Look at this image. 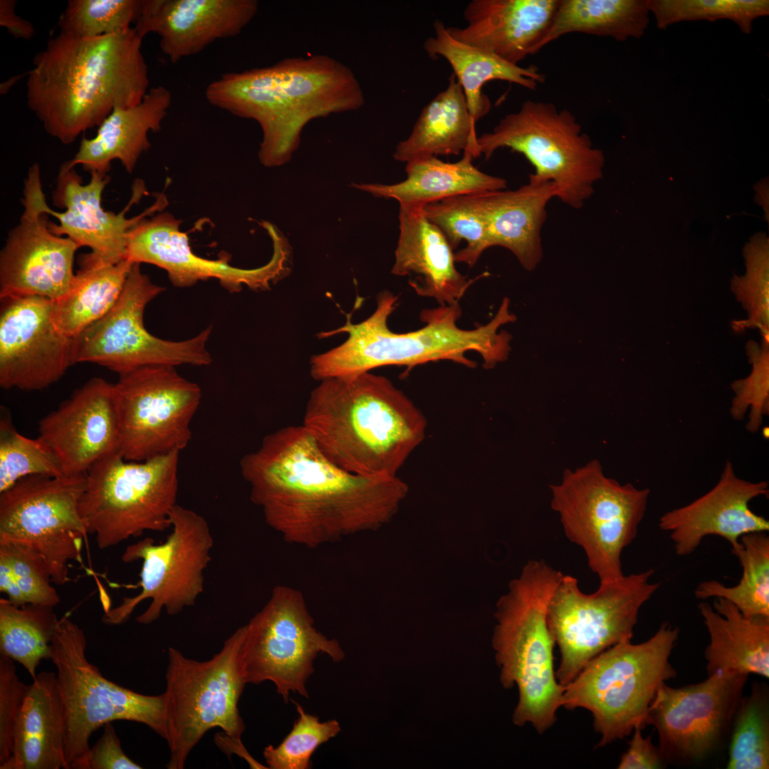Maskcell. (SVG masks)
<instances>
[{"mask_svg": "<svg viewBox=\"0 0 769 769\" xmlns=\"http://www.w3.org/2000/svg\"><path fill=\"white\" fill-rule=\"evenodd\" d=\"M240 471L266 523L289 543L315 548L389 523L406 498L398 476L348 472L320 451L303 425L265 436Z\"/></svg>", "mask_w": 769, "mask_h": 769, "instance_id": "1", "label": "cell"}, {"mask_svg": "<svg viewBox=\"0 0 769 769\" xmlns=\"http://www.w3.org/2000/svg\"><path fill=\"white\" fill-rule=\"evenodd\" d=\"M142 37L134 27L93 38L59 33L33 59L26 103L46 132L68 145L148 92Z\"/></svg>", "mask_w": 769, "mask_h": 769, "instance_id": "2", "label": "cell"}, {"mask_svg": "<svg viewBox=\"0 0 769 769\" xmlns=\"http://www.w3.org/2000/svg\"><path fill=\"white\" fill-rule=\"evenodd\" d=\"M205 97L216 108L258 123L263 133L258 158L266 167L290 161L311 120L356 110L365 103L352 70L323 54L225 73L207 85Z\"/></svg>", "mask_w": 769, "mask_h": 769, "instance_id": "3", "label": "cell"}, {"mask_svg": "<svg viewBox=\"0 0 769 769\" xmlns=\"http://www.w3.org/2000/svg\"><path fill=\"white\" fill-rule=\"evenodd\" d=\"M319 382L302 425L320 451L348 472L397 476L424 439L422 411L388 378L370 372Z\"/></svg>", "mask_w": 769, "mask_h": 769, "instance_id": "4", "label": "cell"}, {"mask_svg": "<svg viewBox=\"0 0 769 769\" xmlns=\"http://www.w3.org/2000/svg\"><path fill=\"white\" fill-rule=\"evenodd\" d=\"M376 300L375 310L365 320L354 324L348 319L342 327L319 335L324 338L347 333L348 338L341 345L310 358V372L314 380L357 375L388 365L406 367L409 372L417 365L439 360L474 368L476 362L466 356L469 351L481 355L485 369H492L508 357L512 336L505 330L498 332L502 325L516 320L507 298L491 321L476 328L458 326L462 314L458 303L423 310L420 319L425 325L405 333L391 331L387 324L398 296L385 290Z\"/></svg>", "mask_w": 769, "mask_h": 769, "instance_id": "5", "label": "cell"}, {"mask_svg": "<svg viewBox=\"0 0 769 769\" xmlns=\"http://www.w3.org/2000/svg\"><path fill=\"white\" fill-rule=\"evenodd\" d=\"M563 575L540 560H529L498 600L492 646L503 686H516L513 714L518 726L531 723L543 733L556 721L564 686L553 666L555 645L548 624L550 597Z\"/></svg>", "mask_w": 769, "mask_h": 769, "instance_id": "6", "label": "cell"}, {"mask_svg": "<svg viewBox=\"0 0 769 769\" xmlns=\"http://www.w3.org/2000/svg\"><path fill=\"white\" fill-rule=\"evenodd\" d=\"M679 630L663 622L649 639L622 641L592 659L565 686L560 706L582 708L593 717L605 746L643 729L660 686L676 676L669 661Z\"/></svg>", "mask_w": 769, "mask_h": 769, "instance_id": "7", "label": "cell"}, {"mask_svg": "<svg viewBox=\"0 0 769 769\" xmlns=\"http://www.w3.org/2000/svg\"><path fill=\"white\" fill-rule=\"evenodd\" d=\"M84 631L67 616L59 619L51 660L63 703L66 769H88L90 736L107 723L137 722L167 738L164 693L145 695L108 680L88 661Z\"/></svg>", "mask_w": 769, "mask_h": 769, "instance_id": "8", "label": "cell"}, {"mask_svg": "<svg viewBox=\"0 0 769 769\" xmlns=\"http://www.w3.org/2000/svg\"><path fill=\"white\" fill-rule=\"evenodd\" d=\"M244 633V625L203 661L169 648L164 693L170 751L167 768H183L189 753L213 728L242 743L245 725L238 703L246 684L241 662Z\"/></svg>", "mask_w": 769, "mask_h": 769, "instance_id": "9", "label": "cell"}, {"mask_svg": "<svg viewBox=\"0 0 769 769\" xmlns=\"http://www.w3.org/2000/svg\"><path fill=\"white\" fill-rule=\"evenodd\" d=\"M179 451L142 461L120 453L95 463L87 472L80 513L88 534L106 549L145 531L171 527L177 503Z\"/></svg>", "mask_w": 769, "mask_h": 769, "instance_id": "10", "label": "cell"}, {"mask_svg": "<svg viewBox=\"0 0 769 769\" xmlns=\"http://www.w3.org/2000/svg\"><path fill=\"white\" fill-rule=\"evenodd\" d=\"M508 147L535 167L538 179L552 182L563 203L581 209L603 176L605 155L593 146L575 116L550 103L525 100L504 116L490 132L477 137L479 155L489 159Z\"/></svg>", "mask_w": 769, "mask_h": 769, "instance_id": "11", "label": "cell"}, {"mask_svg": "<svg viewBox=\"0 0 769 769\" xmlns=\"http://www.w3.org/2000/svg\"><path fill=\"white\" fill-rule=\"evenodd\" d=\"M550 488L551 508L566 537L583 549L600 582L622 577V553L637 536L649 489L606 476L597 459L566 469L560 482Z\"/></svg>", "mask_w": 769, "mask_h": 769, "instance_id": "12", "label": "cell"}, {"mask_svg": "<svg viewBox=\"0 0 769 769\" xmlns=\"http://www.w3.org/2000/svg\"><path fill=\"white\" fill-rule=\"evenodd\" d=\"M653 569L602 582L592 594L582 592L577 580L564 575L548 606V627L560 653L555 671L563 686L592 659L614 644L631 640L641 607L659 590Z\"/></svg>", "mask_w": 769, "mask_h": 769, "instance_id": "13", "label": "cell"}, {"mask_svg": "<svg viewBox=\"0 0 769 769\" xmlns=\"http://www.w3.org/2000/svg\"><path fill=\"white\" fill-rule=\"evenodd\" d=\"M87 473L23 478L0 493V543L28 548L46 564L52 581H70L71 561L82 562L88 532L80 513Z\"/></svg>", "mask_w": 769, "mask_h": 769, "instance_id": "14", "label": "cell"}, {"mask_svg": "<svg viewBox=\"0 0 769 769\" xmlns=\"http://www.w3.org/2000/svg\"><path fill=\"white\" fill-rule=\"evenodd\" d=\"M244 626L241 662L246 683L271 681L286 703L291 693L308 698L306 682L318 654L335 662L345 657L339 642L315 627L303 593L289 586H276L266 605Z\"/></svg>", "mask_w": 769, "mask_h": 769, "instance_id": "15", "label": "cell"}, {"mask_svg": "<svg viewBox=\"0 0 769 769\" xmlns=\"http://www.w3.org/2000/svg\"><path fill=\"white\" fill-rule=\"evenodd\" d=\"M170 521L172 531L165 542L155 544L152 538H144L125 549L123 562L142 561L140 591L106 610L103 617L105 624L125 622L139 604L150 600L147 608L135 619L140 624H149L159 618L162 610L175 615L194 605L204 591V572L214 545L209 524L201 515L178 504L172 511Z\"/></svg>", "mask_w": 769, "mask_h": 769, "instance_id": "16", "label": "cell"}, {"mask_svg": "<svg viewBox=\"0 0 769 769\" xmlns=\"http://www.w3.org/2000/svg\"><path fill=\"white\" fill-rule=\"evenodd\" d=\"M164 290L134 263L114 306L73 339L74 363L96 364L118 375L148 365H210L211 326L182 341L160 339L145 328V308Z\"/></svg>", "mask_w": 769, "mask_h": 769, "instance_id": "17", "label": "cell"}, {"mask_svg": "<svg viewBox=\"0 0 769 769\" xmlns=\"http://www.w3.org/2000/svg\"><path fill=\"white\" fill-rule=\"evenodd\" d=\"M113 388L124 459L142 461L187 447L202 399L197 384L175 367L148 365L120 374Z\"/></svg>", "mask_w": 769, "mask_h": 769, "instance_id": "18", "label": "cell"}, {"mask_svg": "<svg viewBox=\"0 0 769 769\" xmlns=\"http://www.w3.org/2000/svg\"><path fill=\"white\" fill-rule=\"evenodd\" d=\"M748 676L718 671L699 683L659 688L646 726L656 730L665 761L689 764L702 760L720 746L731 727Z\"/></svg>", "mask_w": 769, "mask_h": 769, "instance_id": "19", "label": "cell"}, {"mask_svg": "<svg viewBox=\"0 0 769 769\" xmlns=\"http://www.w3.org/2000/svg\"><path fill=\"white\" fill-rule=\"evenodd\" d=\"M45 197L40 167L34 163L24 180L23 214L0 251V299L36 295L54 301L70 287L80 246L49 230L42 208Z\"/></svg>", "mask_w": 769, "mask_h": 769, "instance_id": "20", "label": "cell"}, {"mask_svg": "<svg viewBox=\"0 0 769 769\" xmlns=\"http://www.w3.org/2000/svg\"><path fill=\"white\" fill-rule=\"evenodd\" d=\"M180 224L169 212L145 217L127 234L125 259L164 269L177 287H189L200 281L216 278L231 293L240 291L244 286L256 291L269 290L290 273L291 249L281 232L270 236L273 249L271 260L264 266L248 269L232 266L226 260L206 259L194 253L187 234L179 229Z\"/></svg>", "mask_w": 769, "mask_h": 769, "instance_id": "21", "label": "cell"}, {"mask_svg": "<svg viewBox=\"0 0 769 769\" xmlns=\"http://www.w3.org/2000/svg\"><path fill=\"white\" fill-rule=\"evenodd\" d=\"M0 300L1 387L35 391L57 382L75 363L73 339L53 324V300L36 295Z\"/></svg>", "mask_w": 769, "mask_h": 769, "instance_id": "22", "label": "cell"}, {"mask_svg": "<svg viewBox=\"0 0 769 769\" xmlns=\"http://www.w3.org/2000/svg\"><path fill=\"white\" fill-rule=\"evenodd\" d=\"M90 180L83 184L81 177L74 169L60 168L53 203L64 211L52 210L42 202L48 215L56 217L59 224L48 223L49 230L60 236H66L80 248L87 246L93 254L111 263L126 258L127 234L130 229L145 217L162 211L167 205V197L158 194L155 202L140 214L127 218L126 213L139 202L147 193L145 183L137 180L132 185L131 198L119 213L105 211L102 206V194L110 181L108 174L90 173Z\"/></svg>", "mask_w": 769, "mask_h": 769, "instance_id": "23", "label": "cell"}, {"mask_svg": "<svg viewBox=\"0 0 769 769\" xmlns=\"http://www.w3.org/2000/svg\"><path fill=\"white\" fill-rule=\"evenodd\" d=\"M113 384L93 377L38 422V436L53 451L66 475L86 474L120 453Z\"/></svg>", "mask_w": 769, "mask_h": 769, "instance_id": "24", "label": "cell"}, {"mask_svg": "<svg viewBox=\"0 0 769 769\" xmlns=\"http://www.w3.org/2000/svg\"><path fill=\"white\" fill-rule=\"evenodd\" d=\"M768 481L752 482L738 477L728 461L710 491L664 513L658 526L669 533L676 554L681 557L693 553L709 535L723 538L733 548L743 535L769 530L768 520L750 507L753 499L768 496Z\"/></svg>", "mask_w": 769, "mask_h": 769, "instance_id": "25", "label": "cell"}, {"mask_svg": "<svg viewBox=\"0 0 769 769\" xmlns=\"http://www.w3.org/2000/svg\"><path fill=\"white\" fill-rule=\"evenodd\" d=\"M258 8L256 0H142L134 28L142 38L157 34L161 51L176 63L239 35Z\"/></svg>", "mask_w": 769, "mask_h": 769, "instance_id": "26", "label": "cell"}, {"mask_svg": "<svg viewBox=\"0 0 769 769\" xmlns=\"http://www.w3.org/2000/svg\"><path fill=\"white\" fill-rule=\"evenodd\" d=\"M560 0H472L464 28L446 27L456 40L518 65L548 29Z\"/></svg>", "mask_w": 769, "mask_h": 769, "instance_id": "27", "label": "cell"}, {"mask_svg": "<svg viewBox=\"0 0 769 769\" xmlns=\"http://www.w3.org/2000/svg\"><path fill=\"white\" fill-rule=\"evenodd\" d=\"M399 236L392 273L415 275L409 286L418 295L434 298L439 305L459 303L476 281L468 279L455 266V256L441 231L423 214L422 209L399 206Z\"/></svg>", "mask_w": 769, "mask_h": 769, "instance_id": "28", "label": "cell"}, {"mask_svg": "<svg viewBox=\"0 0 769 769\" xmlns=\"http://www.w3.org/2000/svg\"><path fill=\"white\" fill-rule=\"evenodd\" d=\"M172 100L169 89L158 85L150 88L139 104L115 108L100 125L96 135L83 137L74 157L61 167L71 169L80 164L90 173L108 174L111 162L118 159L132 173L141 155L151 147L149 132L161 130Z\"/></svg>", "mask_w": 769, "mask_h": 769, "instance_id": "29", "label": "cell"}, {"mask_svg": "<svg viewBox=\"0 0 769 769\" xmlns=\"http://www.w3.org/2000/svg\"><path fill=\"white\" fill-rule=\"evenodd\" d=\"M555 197L552 182L532 174L528 182L516 189L482 192L488 248L499 246L510 250L525 270L533 271L543 258L541 230L547 205Z\"/></svg>", "mask_w": 769, "mask_h": 769, "instance_id": "30", "label": "cell"}, {"mask_svg": "<svg viewBox=\"0 0 769 769\" xmlns=\"http://www.w3.org/2000/svg\"><path fill=\"white\" fill-rule=\"evenodd\" d=\"M63 743L56 673L41 671L28 685L14 731L11 755L0 769H66Z\"/></svg>", "mask_w": 769, "mask_h": 769, "instance_id": "31", "label": "cell"}, {"mask_svg": "<svg viewBox=\"0 0 769 769\" xmlns=\"http://www.w3.org/2000/svg\"><path fill=\"white\" fill-rule=\"evenodd\" d=\"M698 609L709 635L704 652L706 671L769 677V617H747L732 603L715 598Z\"/></svg>", "mask_w": 769, "mask_h": 769, "instance_id": "32", "label": "cell"}, {"mask_svg": "<svg viewBox=\"0 0 769 769\" xmlns=\"http://www.w3.org/2000/svg\"><path fill=\"white\" fill-rule=\"evenodd\" d=\"M469 150L461 159L446 162L437 157L417 159L407 163V178L397 184H353V187L375 197L394 199L399 206L422 209L425 205L462 194L502 190L506 181L481 172L473 164Z\"/></svg>", "mask_w": 769, "mask_h": 769, "instance_id": "33", "label": "cell"}, {"mask_svg": "<svg viewBox=\"0 0 769 769\" xmlns=\"http://www.w3.org/2000/svg\"><path fill=\"white\" fill-rule=\"evenodd\" d=\"M475 125L464 90L451 73L446 88L423 108L409 137L397 145L393 157L407 163L465 150L478 157Z\"/></svg>", "mask_w": 769, "mask_h": 769, "instance_id": "34", "label": "cell"}, {"mask_svg": "<svg viewBox=\"0 0 769 769\" xmlns=\"http://www.w3.org/2000/svg\"><path fill=\"white\" fill-rule=\"evenodd\" d=\"M434 36L424 43V49L431 57L441 56L451 66L452 73L461 85L469 113L474 122L491 109L488 98L483 93V85L492 80L516 83L535 90L545 81V75L537 66L521 67L480 48L460 42L437 20L434 23Z\"/></svg>", "mask_w": 769, "mask_h": 769, "instance_id": "35", "label": "cell"}, {"mask_svg": "<svg viewBox=\"0 0 769 769\" xmlns=\"http://www.w3.org/2000/svg\"><path fill=\"white\" fill-rule=\"evenodd\" d=\"M133 264L127 259L111 263L92 252L81 255L68 291L53 301L57 330L74 339L103 317L118 300Z\"/></svg>", "mask_w": 769, "mask_h": 769, "instance_id": "36", "label": "cell"}, {"mask_svg": "<svg viewBox=\"0 0 769 769\" xmlns=\"http://www.w3.org/2000/svg\"><path fill=\"white\" fill-rule=\"evenodd\" d=\"M647 0H560L535 53L562 36L582 33L618 41L639 38L649 23Z\"/></svg>", "mask_w": 769, "mask_h": 769, "instance_id": "37", "label": "cell"}, {"mask_svg": "<svg viewBox=\"0 0 769 769\" xmlns=\"http://www.w3.org/2000/svg\"><path fill=\"white\" fill-rule=\"evenodd\" d=\"M742 568L738 583L726 586L718 580L700 582L694 590L697 599L723 598L747 617H769V536L766 532L743 535L731 548Z\"/></svg>", "mask_w": 769, "mask_h": 769, "instance_id": "38", "label": "cell"}, {"mask_svg": "<svg viewBox=\"0 0 769 769\" xmlns=\"http://www.w3.org/2000/svg\"><path fill=\"white\" fill-rule=\"evenodd\" d=\"M49 606H15L0 599V655L21 664L32 679L43 659L52 657L59 619Z\"/></svg>", "mask_w": 769, "mask_h": 769, "instance_id": "39", "label": "cell"}, {"mask_svg": "<svg viewBox=\"0 0 769 769\" xmlns=\"http://www.w3.org/2000/svg\"><path fill=\"white\" fill-rule=\"evenodd\" d=\"M481 193L462 194L429 203L422 207L424 216L444 234L453 250L460 243L455 261L473 267L488 249V229Z\"/></svg>", "mask_w": 769, "mask_h": 769, "instance_id": "40", "label": "cell"}, {"mask_svg": "<svg viewBox=\"0 0 769 769\" xmlns=\"http://www.w3.org/2000/svg\"><path fill=\"white\" fill-rule=\"evenodd\" d=\"M767 686L754 681L742 696L731 724L727 769L769 768V699Z\"/></svg>", "mask_w": 769, "mask_h": 769, "instance_id": "41", "label": "cell"}, {"mask_svg": "<svg viewBox=\"0 0 769 769\" xmlns=\"http://www.w3.org/2000/svg\"><path fill=\"white\" fill-rule=\"evenodd\" d=\"M43 561L31 550L0 543V590L15 606L54 607L61 601Z\"/></svg>", "mask_w": 769, "mask_h": 769, "instance_id": "42", "label": "cell"}, {"mask_svg": "<svg viewBox=\"0 0 769 769\" xmlns=\"http://www.w3.org/2000/svg\"><path fill=\"white\" fill-rule=\"evenodd\" d=\"M33 475L61 476V464L39 436L31 439L18 432L4 407L0 416V493L20 479Z\"/></svg>", "mask_w": 769, "mask_h": 769, "instance_id": "43", "label": "cell"}, {"mask_svg": "<svg viewBox=\"0 0 769 769\" xmlns=\"http://www.w3.org/2000/svg\"><path fill=\"white\" fill-rule=\"evenodd\" d=\"M647 5L660 29L683 21L728 19L749 34L753 21L769 14L768 0H647Z\"/></svg>", "mask_w": 769, "mask_h": 769, "instance_id": "44", "label": "cell"}, {"mask_svg": "<svg viewBox=\"0 0 769 769\" xmlns=\"http://www.w3.org/2000/svg\"><path fill=\"white\" fill-rule=\"evenodd\" d=\"M746 273L734 276L731 291L747 310L746 320L733 324L735 330L758 328L763 342L769 343V241L765 232L750 237L743 248Z\"/></svg>", "mask_w": 769, "mask_h": 769, "instance_id": "45", "label": "cell"}, {"mask_svg": "<svg viewBox=\"0 0 769 769\" xmlns=\"http://www.w3.org/2000/svg\"><path fill=\"white\" fill-rule=\"evenodd\" d=\"M142 0H70L61 14L60 33L93 38L127 29L138 19Z\"/></svg>", "mask_w": 769, "mask_h": 769, "instance_id": "46", "label": "cell"}, {"mask_svg": "<svg viewBox=\"0 0 769 769\" xmlns=\"http://www.w3.org/2000/svg\"><path fill=\"white\" fill-rule=\"evenodd\" d=\"M293 702L298 717L292 730L277 747L269 745L263 752L268 768L308 769L316 749L340 732L338 721L321 722L318 716L306 713Z\"/></svg>", "mask_w": 769, "mask_h": 769, "instance_id": "47", "label": "cell"}, {"mask_svg": "<svg viewBox=\"0 0 769 769\" xmlns=\"http://www.w3.org/2000/svg\"><path fill=\"white\" fill-rule=\"evenodd\" d=\"M769 343L762 342L760 347L753 340L746 345L747 355L753 369L744 379L731 384L735 393L729 409L731 417L741 421L748 413L746 429L755 433L763 424V417L769 415Z\"/></svg>", "mask_w": 769, "mask_h": 769, "instance_id": "48", "label": "cell"}, {"mask_svg": "<svg viewBox=\"0 0 769 769\" xmlns=\"http://www.w3.org/2000/svg\"><path fill=\"white\" fill-rule=\"evenodd\" d=\"M28 685L19 679L14 661L0 656V765L11 755L13 736Z\"/></svg>", "mask_w": 769, "mask_h": 769, "instance_id": "49", "label": "cell"}, {"mask_svg": "<svg viewBox=\"0 0 769 769\" xmlns=\"http://www.w3.org/2000/svg\"><path fill=\"white\" fill-rule=\"evenodd\" d=\"M103 732L90 748L88 769H141L142 767L130 759L123 751L112 722L103 726Z\"/></svg>", "mask_w": 769, "mask_h": 769, "instance_id": "50", "label": "cell"}, {"mask_svg": "<svg viewBox=\"0 0 769 769\" xmlns=\"http://www.w3.org/2000/svg\"><path fill=\"white\" fill-rule=\"evenodd\" d=\"M639 728H635L627 750L622 755L619 769H659L666 764L659 747L652 737H644Z\"/></svg>", "mask_w": 769, "mask_h": 769, "instance_id": "51", "label": "cell"}, {"mask_svg": "<svg viewBox=\"0 0 769 769\" xmlns=\"http://www.w3.org/2000/svg\"><path fill=\"white\" fill-rule=\"evenodd\" d=\"M16 1H0V25L16 38L31 39L35 33L33 25L15 12Z\"/></svg>", "mask_w": 769, "mask_h": 769, "instance_id": "52", "label": "cell"}, {"mask_svg": "<svg viewBox=\"0 0 769 769\" xmlns=\"http://www.w3.org/2000/svg\"><path fill=\"white\" fill-rule=\"evenodd\" d=\"M757 203L762 206L768 216V180L763 179L755 187Z\"/></svg>", "mask_w": 769, "mask_h": 769, "instance_id": "53", "label": "cell"}]
</instances>
